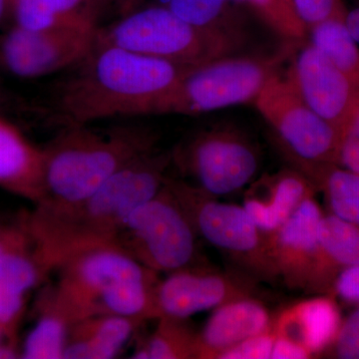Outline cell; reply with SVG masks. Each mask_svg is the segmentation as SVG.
<instances>
[{"label":"cell","instance_id":"cell-37","mask_svg":"<svg viewBox=\"0 0 359 359\" xmlns=\"http://www.w3.org/2000/svg\"><path fill=\"white\" fill-rule=\"evenodd\" d=\"M8 14L11 15V0H0V23Z\"/></svg>","mask_w":359,"mask_h":359},{"label":"cell","instance_id":"cell-16","mask_svg":"<svg viewBox=\"0 0 359 359\" xmlns=\"http://www.w3.org/2000/svg\"><path fill=\"white\" fill-rule=\"evenodd\" d=\"M340 325L334 297H318L285 309L273 323V330L276 337L301 344L313 356L332 346Z\"/></svg>","mask_w":359,"mask_h":359},{"label":"cell","instance_id":"cell-6","mask_svg":"<svg viewBox=\"0 0 359 359\" xmlns=\"http://www.w3.org/2000/svg\"><path fill=\"white\" fill-rule=\"evenodd\" d=\"M197 235L238 264L255 280H278L268 238L243 205L219 202L198 187L167 179Z\"/></svg>","mask_w":359,"mask_h":359},{"label":"cell","instance_id":"cell-1","mask_svg":"<svg viewBox=\"0 0 359 359\" xmlns=\"http://www.w3.org/2000/svg\"><path fill=\"white\" fill-rule=\"evenodd\" d=\"M193 67L94 41L70 68L54 95L53 114L65 125H86L151 109Z\"/></svg>","mask_w":359,"mask_h":359},{"label":"cell","instance_id":"cell-2","mask_svg":"<svg viewBox=\"0 0 359 359\" xmlns=\"http://www.w3.org/2000/svg\"><path fill=\"white\" fill-rule=\"evenodd\" d=\"M57 266L61 276L53 306L70 323L106 314L140 321L156 318L157 271L119 245L81 250Z\"/></svg>","mask_w":359,"mask_h":359},{"label":"cell","instance_id":"cell-26","mask_svg":"<svg viewBox=\"0 0 359 359\" xmlns=\"http://www.w3.org/2000/svg\"><path fill=\"white\" fill-rule=\"evenodd\" d=\"M71 323L52 306L30 330L23 344L21 358L25 359L63 358Z\"/></svg>","mask_w":359,"mask_h":359},{"label":"cell","instance_id":"cell-4","mask_svg":"<svg viewBox=\"0 0 359 359\" xmlns=\"http://www.w3.org/2000/svg\"><path fill=\"white\" fill-rule=\"evenodd\" d=\"M299 41L264 55H228L191 68L151 109L152 114L197 115L254 103L283 71Z\"/></svg>","mask_w":359,"mask_h":359},{"label":"cell","instance_id":"cell-3","mask_svg":"<svg viewBox=\"0 0 359 359\" xmlns=\"http://www.w3.org/2000/svg\"><path fill=\"white\" fill-rule=\"evenodd\" d=\"M156 137L144 127L96 132L86 125H66L44 151L45 198L41 204L68 208L90 196L123 167L154 150Z\"/></svg>","mask_w":359,"mask_h":359},{"label":"cell","instance_id":"cell-38","mask_svg":"<svg viewBox=\"0 0 359 359\" xmlns=\"http://www.w3.org/2000/svg\"><path fill=\"white\" fill-rule=\"evenodd\" d=\"M18 353L11 346H2L0 344V359H8L18 358Z\"/></svg>","mask_w":359,"mask_h":359},{"label":"cell","instance_id":"cell-18","mask_svg":"<svg viewBox=\"0 0 359 359\" xmlns=\"http://www.w3.org/2000/svg\"><path fill=\"white\" fill-rule=\"evenodd\" d=\"M106 0H11L14 25L32 30L95 32Z\"/></svg>","mask_w":359,"mask_h":359},{"label":"cell","instance_id":"cell-19","mask_svg":"<svg viewBox=\"0 0 359 359\" xmlns=\"http://www.w3.org/2000/svg\"><path fill=\"white\" fill-rule=\"evenodd\" d=\"M136 318L106 314L75 323L68 335L63 358L110 359L115 358L133 334Z\"/></svg>","mask_w":359,"mask_h":359},{"label":"cell","instance_id":"cell-25","mask_svg":"<svg viewBox=\"0 0 359 359\" xmlns=\"http://www.w3.org/2000/svg\"><path fill=\"white\" fill-rule=\"evenodd\" d=\"M157 330L147 344L133 354L137 359L195 358L196 339L185 320L161 318Z\"/></svg>","mask_w":359,"mask_h":359},{"label":"cell","instance_id":"cell-24","mask_svg":"<svg viewBox=\"0 0 359 359\" xmlns=\"http://www.w3.org/2000/svg\"><path fill=\"white\" fill-rule=\"evenodd\" d=\"M306 178L325 195L330 214L359 228V173L327 164L316 167Z\"/></svg>","mask_w":359,"mask_h":359},{"label":"cell","instance_id":"cell-15","mask_svg":"<svg viewBox=\"0 0 359 359\" xmlns=\"http://www.w3.org/2000/svg\"><path fill=\"white\" fill-rule=\"evenodd\" d=\"M271 327L268 309L254 297L224 304L214 309L197 334L195 358L218 359L226 349Z\"/></svg>","mask_w":359,"mask_h":359},{"label":"cell","instance_id":"cell-32","mask_svg":"<svg viewBox=\"0 0 359 359\" xmlns=\"http://www.w3.org/2000/svg\"><path fill=\"white\" fill-rule=\"evenodd\" d=\"M330 292L344 302L359 304V264L340 271Z\"/></svg>","mask_w":359,"mask_h":359},{"label":"cell","instance_id":"cell-27","mask_svg":"<svg viewBox=\"0 0 359 359\" xmlns=\"http://www.w3.org/2000/svg\"><path fill=\"white\" fill-rule=\"evenodd\" d=\"M245 13L252 14L271 30L292 41H301L308 30L283 0H231Z\"/></svg>","mask_w":359,"mask_h":359},{"label":"cell","instance_id":"cell-14","mask_svg":"<svg viewBox=\"0 0 359 359\" xmlns=\"http://www.w3.org/2000/svg\"><path fill=\"white\" fill-rule=\"evenodd\" d=\"M249 186L243 207L266 237L278 230L316 192L309 180L297 170L266 175Z\"/></svg>","mask_w":359,"mask_h":359},{"label":"cell","instance_id":"cell-35","mask_svg":"<svg viewBox=\"0 0 359 359\" xmlns=\"http://www.w3.org/2000/svg\"><path fill=\"white\" fill-rule=\"evenodd\" d=\"M346 21L349 32L359 45V6L351 11H346Z\"/></svg>","mask_w":359,"mask_h":359},{"label":"cell","instance_id":"cell-13","mask_svg":"<svg viewBox=\"0 0 359 359\" xmlns=\"http://www.w3.org/2000/svg\"><path fill=\"white\" fill-rule=\"evenodd\" d=\"M323 212L313 197L269 235V255L278 278L290 289L320 292L318 228Z\"/></svg>","mask_w":359,"mask_h":359},{"label":"cell","instance_id":"cell-12","mask_svg":"<svg viewBox=\"0 0 359 359\" xmlns=\"http://www.w3.org/2000/svg\"><path fill=\"white\" fill-rule=\"evenodd\" d=\"M285 75L306 105L340 132L358 99V85L311 42L297 45Z\"/></svg>","mask_w":359,"mask_h":359},{"label":"cell","instance_id":"cell-39","mask_svg":"<svg viewBox=\"0 0 359 359\" xmlns=\"http://www.w3.org/2000/svg\"><path fill=\"white\" fill-rule=\"evenodd\" d=\"M4 334V330H2L1 327H0V339H1V335Z\"/></svg>","mask_w":359,"mask_h":359},{"label":"cell","instance_id":"cell-30","mask_svg":"<svg viewBox=\"0 0 359 359\" xmlns=\"http://www.w3.org/2000/svg\"><path fill=\"white\" fill-rule=\"evenodd\" d=\"M290 4L306 30L344 6L342 0H290Z\"/></svg>","mask_w":359,"mask_h":359},{"label":"cell","instance_id":"cell-21","mask_svg":"<svg viewBox=\"0 0 359 359\" xmlns=\"http://www.w3.org/2000/svg\"><path fill=\"white\" fill-rule=\"evenodd\" d=\"M166 6L189 25L236 42L247 41L245 11L231 0H164Z\"/></svg>","mask_w":359,"mask_h":359},{"label":"cell","instance_id":"cell-40","mask_svg":"<svg viewBox=\"0 0 359 359\" xmlns=\"http://www.w3.org/2000/svg\"><path fill=\"white\" fill-rule=\"evenodd\" d=\"M283 1H285V4H287V6H290V0H283ZM290 7H292V6H290Z\"/></svg>","mask_w":359,"mask_h":359},{"label":"cell","instance_id":"cell-7","mask_svg":"<svg viewBox=\"0 0 359 359\" xmlns=\"http://www.w3.org/2000/svg\"><path fill=\"white\" fill-rule=\"evenodd\" d=\"M254 104L294 170L306 177L314 168L335 164L339 130L306 105L287 75L269 80Z\"/></svg>","mask_w":359,"mask_h":359},{"label":"cell","instance_id":"cell-23","mask_svg":"<svg viewBox=\"0 0 359 359\" xmlns=\"http://www.w3.org/2000/svg\"><path fill=\"white\" fill-rule=\"evenodd\" d=\"M346 14L341 7L309 28V42L359 86V45L347 27Z\"/></svg>","mask_w":359,"mask_h":359},{"label":"cell","instance_id":"cell-31","mask_svg":"<svg viewBox=\"0 0 359 359\" xmlns=\"http://www.w3.org/2000/svg\"><path fill=\"white\" fill-rule=\"evenodd\" d=\"M332 346L335 358L359 359V308L341 323Z\"/></svg>","mask_w":359,"mask_h":359},{"label":"cell","instance_id":"cell-20","mask_svg":"<svg viewBox=\"0 0 359 359\" xmlns=\"http://www.w3.org/2000/svg\"><path fill=\"white\" fill-rule=\"evenodd\" d=\"M22 238L0 257V327L13 332L25 306V295L39 283L42 264L25 252Z\"/></svg>","mask_w":359,"mask_h":359},{"label":"cell","instance_id":"cell-33","mask_svg":"<svg viewBox=\"0 0 359 359\" xmlns=\"http://www.w3.org/2000/svg\"><path fill=\"white\" fill-rule=\"evenodd\" d=\"M311 358H313V355L306 347L292 341V340L283 339V337L276 335L271 359H306Z\"/></svg>","mask_w":359,"mask_h":359},{"label":"cell","instance_id":"cell-9","mask_svg":"<svg viewBox=\"0 0 359 359\" xmlns=\"http://www.w3.org/2000/svg\"><path fill=\"white\" fill-rule=\"evenodd\" d=\"M173 162L193 177L196 187L217 198L238 193L254 181L261 153L243 130L219 124L194 135L175 151Z\"/></svg>","mask_w":359,"mask_h":359},{"label":"cell","instance_id":"cell-29","mask_svg":"<svg viewBox=\"0 0 359 359\" xmlns=\"http://www.w3.org/2000/svg\"><path fill=\"white\" fill-rule=\"evenodd\" d=\"M276 334L273 327L263 334L238 342L219 354L218 359H269L273 353Z\"/></svg>","mask_w":359,"mask_h":359},{"label":"cell","instance_id":"cell-17","mask_svg":"<svg viewBox=\"0 0 359 359\" xmlns=\"http://www.w3.org/2000/svg\"><path fill=\"white\" fill-rule=\"evenodd\" d=\"M44 151L0 117V186L32 200L45 198Z\"/></svg>","mask_w":359,"mask_h":359},{"label":"cell","instance_id":"cell-22","mask_svg":"<svg viewBox=\"0 0 359 359\" xmlns=\"http://www.w3.org/2000/svg\"><path fill=\"white\" fill-rule=\"evenodd\" d=\"M320 241V292H330L342 269L359 264V228L323 214L318 228Z\"/></svg>","mask_w":359,"mask_h":359},{"label":"cell","instance_id":"cell-28","mask_svg":"<svg viewBox=\"0 0 359 359\" xmlns=\"http://www.w3.org/2000/svg\"><path fill=\"white\" fill-rule=\"evenodd\" d=\"M335 164L359 173V94L351 114L340 130Z\"/></svg>","mask_w":359,"mask_h":359},{"label":"cell","instance_id":"cell-36","mask_svg":"<svg viewBox=\"0 0 359 359\" xmlns=\"http://www.w3.org/2000/svg\"><path fill=\"white\" fill-rule=\"evenodd\" d=\"M20 238V236L16 235V233L0 235V257L4 256V252H6L7 250L11 249Z\"/></svg>","mask_w":359,"mask_h":359},{"label":"cell","instance_id":"cell-11","mask_svg":"<svg viewBox=\"0 0 359 359\" xmlns=\"http://www.w3.org/2000/svg\"><path fill=\"white\" fill-rule=\"evenodd\" d=\"M256 280L243 271L184 269L159 280L155 290L156 318L186 320L228 302L254 297Z\"/></svg>","mask_w":359,"mask_h":359},{"label":"cell","instance_id":"cell-34","mask_svg":"<svg viewBox=\"0 0 359 359\" xmlns=\"http://www.w3.org/2000/svg\"><path fill=\"white\" fill-rule=\"evenodd\" d=\"M106 1L113 4L119 15L123 16L131 13L135 9L139 8V7L143 6L146 0H106Z\"/></svg>","mask_w":359,"mask_h":359},{"label":"cell","instance_id":"cell-5","mask_svg":"<svg viewBox=\"0 0 359 359\" xmlns=\"http://www.w3.org/2000/svg\"><path fill=\"white\" fill-rule=\"evenodd\" d=\"M96 41L142 55L195 67L242 46L215 33L189 25L162 4L141 6L107 26H99Z\"/></svg>","mask_w":359,"mask_h":359},{"label":"cell","instance_id":"cell-10","mask_svg":"<svg viewBox=\"0 0 359 359\" xmlns=\"http://www.w3.org/2000/svg\"><path fill=\"white\" fill-rule=\"evenodd\" d=\"M95 32L32 30L14 25L0 39V63L20 78H39L70 69L88 53Z\"/></svg>","mask_w":359,"mask_h":359},{"label":"cell","instance_id":"cell-8","mask_svg":"<svg viewBox=\"0 0 359 359\" xmlns=\"http://www.w3.org/2000/svg\"><path fill=\"white\" fill-rule=\"evenodd\" d=\"M197 236L166 181L156 197L130 215L117 245L157 273H173L192 266Z\"/></svg>","mask_w":359,"mask_h":359}]
</instances>
